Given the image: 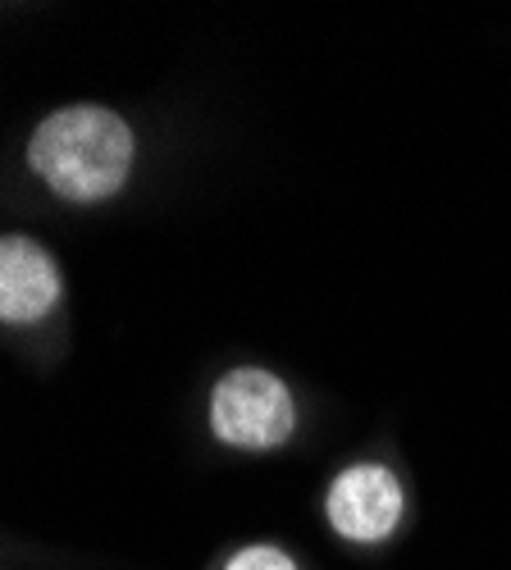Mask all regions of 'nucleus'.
<instances>
[{
  "label": "nucleus",
  "instance_id": "39448f33",
  "mask_svg": "<svg viewBox=\"0 0 511 570\" xmlns=\"http://www.w3.org/2000/svg\"><path fill=\"white\" fill-rule=\"evenodd\" d=\"M224 570H297L288 552H278V548H247L238 552L234 561H228Z\"/></svg>",
  "mask_w": 511,
  "mask_h": 570
},
{
  "label": "nucleus",
  "instance_id": "f257e3e1",
  "mask_svg": "<svg viewBox=\"0 0 511 570\" xmlns=\"http://www.w3.org/2000/svg\"><path fill=\"white\" fill-rule=\"evenodd\" d=\"M28 165L65 202H106L128 183L132 128L106 106H65L37 124Z\"/></svg>",
  "mask_w": 511,
  "mask_h": 570
},
{
  "label": "nucleus",
  "instance_id": "f03ea898",
  "mask_svg": "<svg viewBox=\"0 0 511 570\" xmlns=\"http://www.w3.org/2000/svg\"><path fill=\"white\" fill-rule=\"evenodd\" d=\"M293 393L269 370H234L210 393V430L228 448L265 452L293 434Z\"/></svg>",
  "mask_w": 511,
  "mask_h": 570
},
{
  "label": "nucleus",
  "instance_id": "20e7f679",
  "mask_svg": "<svg viewBox=\"0 0 511 570\" xmlns=\"http://www.w3.org/2000/svg\"><path fill=\"white\" fill-rule=\"evenodd\" d=\"M60 269L41 243L23 233L0 237V324H37L60 306Z\"/></svg>",
  "mask_w": 511,
  "mask_h": 570
},
{
  "label": "nucleus",
  "instance_id": "7ed1b4c3",
  "mask_svg": "<svg viewBox=\"0 0 511 570\" xmlns=\"http://www.w3.org/2000/svg\"><path fill=\"white\" fill-rule=\"evenodd\" d=\"M402 520V489L384 465H352L330 489V525L352 543H380Z\"/></svg>",
  "mask_w": 511,
  "mask_h": 570
}]
</instances>
